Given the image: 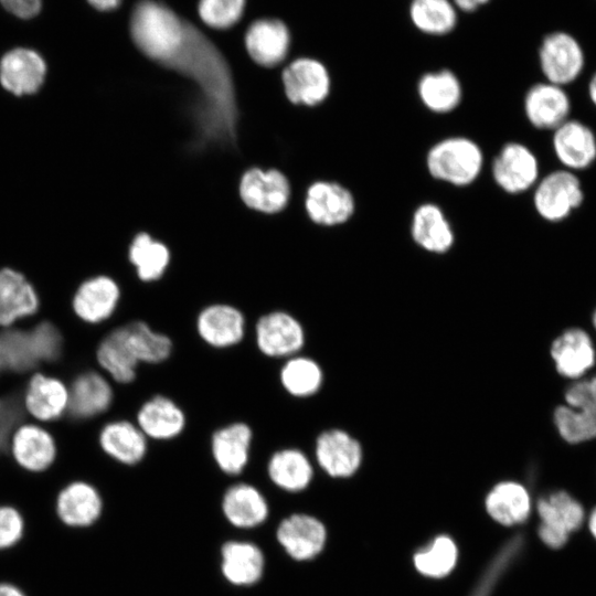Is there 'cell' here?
<instances>
[{
  "instance_id": "cell-1",
  "label": "cell",
  "mask_w": 596,
  "mask_h": 596,
  "mask_svg": "<svg viewBox=\"0 0 596 596\" xmlns=\"http://www.w3.org/2000/svg\"><path fill=\"white\" fill-rule=\"evenodd\" d=\"M187 22L168 7L142 0L134 9L130 31L138 49L166 65L181 46Z\"/></svg>"
},
{
  "instance_id": "cell-2",
  "label": "cell",
  "mask_w": 596,
  "mask_h": 596,
  "mask_svg": "<svg viewBox=\"0 0 596 596\" xmlns=\"http://www.w3.org/2000/svg\"><path fill=\"white\" fill-rule=\"evenodd\" d=\"M564 401L553 412L562 439L581 444L596 438V374L573 381L565 389Z\"/></svg>"
},
{
  "instance_id": "cell-3",
  "label": "cell",
  "mask_w": 596,
  "mask_h": 596,
  "mask_svg": "<svg viewBox=\"0 0 596 596\" xmlns=\"http://www.w3.org/2000/svg\"><path fill=\"white\" fill-rule=\"evenodd\" d=\"M483 155L480 147L466 137H449L435 143L426 157L429 174L456 187L472 183L480 174Z\"/></svg>"
},
{
  "instance_id": "cell-4",
  "label": "cell",
  "mask_w": 596,
  "mask_h": 596,
  "mask_svg": "<svg viewBox=\"0 0 596 596\" xmlns=\"http://www.w3.org/2000/svg\"><path fill=\"white\" fill-rule=\"evenodd\" d=\"M540 517L538 534L551 549L564 546L572 532L585 521L583 504L565 490H555L542 496L536 502Z\"/></svg>"
},
{
  "instance_id": "cell-5",
  "label": "cell",
  "mask_w": 596,
  "mask_h": 596,
  "mask_svg": "<svg viewBox=\"0 0 596 596\" xmlns=\"http://www.w3.org/2000/svg\"><path fill=\"white\" fill-rule=\"evenodd\" d=\"M66 417L86 422L106 415L115 401V385L98 368L77 373L68 383Z\"/></svg>"
},
{
  "instance_id": "cell-6",
  "label": "cell",
  "mask_w": 596,
  "mask_h": 596,
  "mask_svg": "<svg viewBox=\"0 0 596 596\" xmlns=\"http://www.w3.org/2000/svg\"><path fill=\"white\" fill-rule=\"evenodd\" d=\"M539 62L546 82L563 87L574 82L583 72L585 53L573 34L553 31L541 42Z\"/></svg>"
},
{
  "instance_id": "cell-7",
  "label": "cell",
  "mask_w": 596,
  "mask_h": 596,
  "mask_svg": "<svg viewBox=\"0 0 596 596\" xmlns=\"http://www.w3.org/2000/svg\"><path fill=\"white\" fill-rule=\"evenodd\" d=\"M584 202L578 177L567 169L555 170L538 183L533 204L538 214L549 222H561Z\"/></svg>"
},
{
  "instance_id": "cell-8",
  "label": "cell",
  "mask_w": 596,
  "mask_h": 596,
  "mask_svg": "<svg viewBox=\"0 0 596 596\" xmlns=\"http://www.w3.org/2000/svg\"><path fill=\"white\" fill-rule=\"evenodd\" d=\"M9 454L21 469L41 473L54 464L57 446L44 424L25 421L13 429L9 438Z\"/></svg>"
},
{
  "instance_id": "cell-9",
  "label": "cell",
  "mask_w": 596,
  "mask_h": 596,
  "mask_svg": "<svg viewBox=\"0 0 596 596\" xmlns=\"http://www.w3.org/2000/svg\"><path fill=\"white\" fill-rule=\"evenodd\" d=\"M121 290L118 283L106 274L84 279L72 297V309L83 322L97 326L109 321L118 310Z\"/></svg>"
},
{
  "instance_id": "cell-10",
  "label": "cell",
  "mask_w": 596,
  "mask_h": 596,
  "mask_svg": "<svg viewBox=\"0 0 596 596\" xmlns=\"http://www.w3.org/2000/svg\"><path fill=\"white\" fill-rule=\"evenodd\" d=\"M22 402L31 421L41 424L56 422L67 412V384L42 371L33 372L25 383Z\"/></svg>"
},
{
  "instance_id": "cell-11",
  "label": "cell",
  "mask_w": 596,
  "mask_h": 596,
  "mask_svg": "<svg viewBox=\"0 0 596 596\" xmlns=\"http://www.w3.org/2000/svg\"><path fill=\"white\" fill-rule=\"evenodd\" d=\"M315 457L320 468L332 478H349L361 467L363 448L343 429L331 428L316 439Z\"/></svg>"
},
{
  "instance_id": "cell-12",
  "label": "cell",
  "mask_w": 596,
  "mask_h": 596,
  "mask_svg": "<svg viewBox=\"0 0 596 596\" xmlns=\"http://www.w3.org/2000/svg\"><path fill=\"white\" fill-rule=\"evenodd\" d=\"M240 198L243 203L257 212L274 214L288 203L290 185L280 171H264L253 168L246 171L240 182Z\"/></svg>"
},
{
  "instance_id": "cell-13",
  "label": "cell",
  "mask_w": 596,
  "mask_h": 596,
  "mask_svg": "<svg viewBox=\"0 0 596 596\" xmlns=\"http://www.w3.org/2000/svg\"><path fill=\"white\" fill-rule=\"evenodd\" d=\"M492 177L507 193L525 192L538 181V159L526 146L520 142H508L493 160Z\"/></svg>"
},
{
  "instance_id": "cell-14",
  "label": "cell",
  "mask_w": 596,
  "mask_h": 596,
  "mask_svg": "<svg viewBox=\"0 0 596 596\" xmlns=\"http://www.w3.org/2000/svg\"><path fill=\"white\" fill-rule=\"evenodd\" d=\"M286 97L295 105L316 106L330 92V77L319 61L302 57L294 61L283 72Z\"/></svg>"
},
{
  "instance_id": "cell-15",
  "label": "cell",
  "mask_w": 596,
  "mask_h": 596,
  "mask_svg": "<svg viewBox=\"0 0 596 596\" xmlns=\"http://www.w3.org/2000/svg\"><path fill=\"white\" fill-rule=\"evenodd\" d=\"M550 354L557 373L572 382L586 376L596 362L590 336L577 327L558 334L551 344Z\"/></svg>"
},
{
  "instance_id": "cell-16",
  "label": "cell",
  "mask_w": 596,
  "mask_h": 596,
  "mask_svg": "<svg viewBox=\"0 0 596 596\" xmlns=\"http://www.w3.org/2000/svg\"><path fill=\"white\" fill-rule=\"evenodd\" d=\"M40 309V297L32 281L12 267L0 268V328H10L31 318Z\"/></svg>"
},
{
  "instance_id": "cell-17",
  "label": "cell",
  "mask_w": 596,
  "mask_h": 596,
  "mask_svg": "<svg viewBox=\"0 0 596 596\" xmlns=\"http://www.w3.org/2000/svg\"><path fill=\"white\" fill-rule=\"evenodd\" d=\"M256 343L259 351L267 356L290 358L304 347L305 331L291 315L273 311L258 319Z\"/></svg>"
},
{
  "instance_id": "cell-18",
  "label": "cell",
  "mask_w": 596,
  "mask_h": 596,
  "mask_svg": "<svg viewBox=\"0 0 596 596\" xmlns=\"http://www.w3.org/2000/svg\"><path fill=\"white\" fill-rule=\"evenodd\" d=\"M305 210L313 223L334 226L352 217L355 201L352 193L343 185L337 182L317 181L307 189Z\"/></svg>"
},
{
  "instance_id": "cell-19",
  "label": "cell",
  "mask_w": 596,
  "mask_h": 596,
  "mask_svg": "<svg viewBox=\"0 0 596 596\" xmlns=\"http://www.w3.org/2000/svg\"><path fill=\"white\" fill-rule=\"evenodd\" d=\"M96 362L116 385H128L137 376L139 364L128 340L124 323L110 328L96 348Z\"/></svg>"
},
{
  "instance_id": "cell-20",
  "label": "cell",
  "mask_w": 596,
  "mask_h": 596,
  "mask_svg": "<svg viewBox=\"0 0 596 596\" xmlns=\"http://www.w3.org/2000/svg\"><path fill=\"white\" fill-rule=\"evenodd\" d=\"M277 540L287 554L297 561H308L323 549L327 531L321 521L309 514H291L277 529Z\"/></svg>"
},
{
  "instance_id": "cell-21",
  "label": "cell",
  "mask_w": 596,
  "mask_h": 596,
  "mask_svg": "<svg viewBox=\"0 0 596 596\" xmlns=\"http://www.w3.org/2000/svg\"><path fill=\"white\" fill-rule=\"evenodd\" d=\"M46 65L42 56L30 49H13L0 61V83L15 96L34 94L42 86Z\"/></svg>"
},
{
  "instance_id": "cell-22",
  "label": "cell",
  "mask_w": 596,
  "mask_h": 596,
  "mask_svg": "<svg viewBox=\"0 0 596 596\" xmlns=\"http://www.w3.org/2000/svg\"><path fill=\"white\" fill-rule=\"evenodd\" d=\"M553 131L554 153L567 170H584L595 162L596 137L587 125L567 119Z\"/></svg>"
},
{
  "instance_id": "cell-23",
  "label": "cell",
  "mask_w": 596,
  "mask_h": 596,
  "mask_svg": "<svg viewBox=\"0 0 596 596\" xmlns=\"http://www.w3.org/2000/svg\"><path fill=\"white\" fill-rule=\"evenodd\" d=\"M55 511L62 522L71 526L93 524L103 511L98 488L85 480H73L57 492Z\"/></svg>"
},
{
  "instance_id": "cell-24",
  "label": "cell",
  "mask_w": 596,
  "mask_h": 596,
  "mask_svg": "<svg viewBox=\"0 0 596 596\" xmlns=\"http://www.w3.org/2000/svg\"><path fill=\"white\" fill-rule=\"evenodd\" d=\"M571 100L562 86L543 82L529 88L524 113L536 129L554 130L568 119Z\"/></svg>"
},
{
  "instance_id": "cell-25",
  "label": "cell",
  "mask_w": 596,
  "mask_h": 596,
  "mask_svg": "<svg viewBox=\"0 0 596 596\" xmlns=\"http://www.w3.org/2000/svg\"><path fill=\"white\" fill-rule=\"evenodd\" d=\"M97 440L110 460L124 466L140 462L147 451V437L137 424L125 418L106 422L98 432Z\"/></svg>"
},
{
  "instance_id": "cell-26",
  "label": "cell",
  "mask_w": 596,
  "mask_h": 596,
  "mask_svg": "<svg viewBox=\"0 0 596 596\" xmlns=\"http://www.w3.org/2000/svg\"><path fill=\"white\" fill-rule=\"evenodd\" d=\"M196 330L202 340L211 347L228 348L243 339L245 319L237 308L215 304L207 306L199 313Z\"/></svg>"
},
{
  "instance_id": "cell-27",
  "label": "cell",
  "mask_w": 596,
  "mask_h": 596,
  "mask_svg": "<svg viewBox=\"0 0 596 596\" xmlns=\"http://www.w3.org/2000/svg\"><path fill=\"white\" fill-rule=\"evenodd\" d=\"M246 49L254 62L272 67L286 56L290 36L286 25L274 19L255 21L247 30Z\"/></svg>"
},
{
  "instance_id": "cell-28",
  "label": "cell",
  "mask_w": 596,
  "mask_h": 596,
  "mask_svg": "<svg viewBox=\"0 0 596 596\" xmlns=\"http://www.w3.org/2000/svg\"><path fill=\"white\" fill-rule=\"evenodd\" d=\"M487 513L499 524L517 525L531 514L532 498L528 488L519 481L504 480L496 483L486 496Z\"/></svg>"
},
{
  "instance_id": "cell-29",
  "label": "cell",
  "mask_w": 596,
  "mask_h": 596,
  "mask_svg": "<svg viewBox=\"0 0 596 596\" xmlns=\"http://www.w3.org/2000/svg\"><path fill=\"white\" fill-rule=\"evenodd\" d=\"M252 438V429L245 423L226 425L213 434L212 455L223 472L237 475L243 471L248 461Z\"/></svg>"
},
{
  "instance_id": "cell-30",
  "label": "cell",
  "mask_w": 596,
  "mask_h": 596,
  "mask_svg": "<svg viewBox=\"0 0 596 596\" xmlns=\"http://www.w3.org/2000/svg\"><path fill=\"white\" fill-rule=\"evenodd\" d=\"M414 242L429 253L444 254L455 241L454 231L443 210L434 203L419 205L412 217Z\"/></svg>"
},
{
  "instance_id": "cell-31",
  "label": "cell",
  "mask_w": 596,
  "mask_h": 596,
  "mask_svg": "<svg viewBox=\"0 0 596 596\" xmlns=\"http://www.w3.org/2000/svg\"><path fill=\"white\" fill-rule=\"evenodd\" d=\"M136 424L146 437L170 439L183 430L185 415L172 400L157 395L138 409Z\"/></svg>"
},
{
  "instance_id": "cell-32",
  "label": "cell",
  "mask_w": 596,
  "mask_h": 596,
  "mask_svg": "<svg viewBox=\"0 0 596 596\" xmlns=\"http://www.w3.org/2000/svg\"><path fill=\"white\" fill-rule=\"evenodd\" d=\"M222 573L232 584H255L263 575L265 560L262 551L253 543L230 541L222 546Z\"/></svg>"
},
{
  "instance_id": "cell-33",
  "label": "cell",
  "mask_w": 596,
  "mask_h": 596,
  "mask_svg": "<svg viewBox=\"0 0 596 596\" xmlns=\"http://www.w3.org/2000/svg\"><path fill=\"white\" fill-rule=\"evenodd\" d=\"M222 510L228 522L237 528H254L268 515L264 496L253 486L237 483L223 496Z\"/></svg>"
},
{
  "instance_id": "cell-34",
  "label": "cell",
  "mask_w": 596,
  "mask_h": 596,
  "mask_svg": "<svg viewBox=\"0 0 596 596\" xmlns=\"http://www.w3.org/2000/svg\"><path fill=\"white\" fill-rule=\"evenodd\" d=\"M270 480L286 491H301L311 482L313 468L299 449L286 448L274 453L268 461Z\"/></svg>"
},
{
  "instance_id": "cell-35",
  "label": "cell",
  "mask_w": 596,
  "mask_h": 596,
  "mask_svg": "<svg viewBox=\"0 0 596 596\" xmlns=\"http://www.w3.org/2000/svg\"><path fill=\"white\" fill-rule=\"evenodd\" d=\"M417 93L426 108L445 114L460 104L462 89L457 76L443 70L423 75L417 84Z\"/></svg>"
},
{
  "instance_id": "cell-36",
  "label": "cell",
  "mask_w": 596,
  "mask_h": 596,
  "mask_svg": "<svg viewBox=\"0 0 596 596\" xmlns=\"http://www.w3.org/2000/svg\"><path fill=\"white\" fill-rule=\"evenodd\" d=\"M129 262L136 267L137 276L142 281L159 279L170 262L168 247L147 233H139L128 251Z\"/></svg>"
},
{
  "instance_id": "cell-37",
  "label": "cell",
  "mask_w": 596,
  "mask_h": 596,
  "mask_svg": "<svg viewBox=\"0 0 596 596\" xmlns=\"http://www.w3.org/2000/svg\"><path fill=\"white\" fill-rule=\"evenodd\" d=\"M283 387L292 396L308 397L316 394L323 381L320 365L307 356H290L280 370Z\"/></svg>"
},
{
  "instance_id": "cell-38",
  "label": "cell",
  "mask_w": 596,
  "mask_h": 596,
  "mask_svg": "<svg viewBox=\"0 0 596 596\" xmlns=\"http://www.w3.org/2000/svg\"><path fill=\"white\" fill-rule=\"evenodd\" d=\"M124 324L130 347L139 363L157 364L170 356L172 342L168 336L153 331L141 320H132Z\"/></svg>"
},
{
  "instance_id": "cell-39",
  "label": "cell",
  "mask_w": 596,
  "mask_h": 596,
  "mask_svg": "<svg viewBox=\"0 0 596 596\" xmlns=\"http://www.w3.org/2000/svg\"><path fill=\"white\" fill-rule=\"evenodd\" d=\"M409 14L417 29L436 35L450 32L457 21L449 0H413Z\"/></svg>"
},
{
  "instance_id": "cell-40",
  "label": "cell",
  "mask_w": 596,
  "mask_h": 596,
  "mask_svg": "<svg viewBox=\"0 0 596 596\" xmlns=\"http://www.w3.org/2000/svg\"><path fill=\"white\" fill-rule=\"evenodd\" d=\"M457 557L458 551L455 542L447 535H439L429 546L414 555V565L421 574L440 578L450 573L456 565Z\"/></svg>"
},
{
  "instance_id": "cell-41",
  "label": "cell",
  "mask_w": 596,
  "mask_h": 596,
  "mask_svg": "<svg viewBox=\"0 0 596 596\" xmlns=\"http://www.w3.org/2000/svg\"><path fill=\"white\" fill-rule=\"evenodd\" d=\"M243 8L244 0H201L199 13L207 25L226 29L241 18Z\"/></svg>"
},
{
  "instance_id": "cell-42",
  "label": "cell",
  "mask_w": 596,
  "mask_h": 596,
  "mask_svg": "<svg viewBox=\"0 0 596 596\" xmlns=\"http://www.w3.org/2000/svg\"><path fill=\"white\" fill-rule=\"evenodd\" d=\"M23 518L15 507L0 504V549L15 544L23 534Z\"/></svg>"
},
{
  "instance_id": "cell-43",
  "label": "cell",
  "mask_w": 596,
  "mask_h": 596,
  "mask_svg": "<svg viewBox=\"0 0 596 596\" xmlns=\"http://www.w3.org/2000/svg\"><path fill=\"white\" fill-rule=\"evenodd\" d=\"M0 2L10 13L21 19L35 17L42 7L41 0H0Z\"/></svg>"
},
{
  "instance_id": "cell-44",
  "label": "cell",
  "mask_w": 596,
  "mask_h": 596,
  "mask_svg": "<svg viewBox=\"0 0 596 596\" xmlns=\"http://www.w3.org/2000/svg\"><path fill=\"white\" fill-rule=\"evenodd\" d=\"M91 6L100 11H107L115 9L121 2V0H87Z\"/></svg>"
},
{
  "instance_id": "cell-45",
  "label": "cell",
  "mask_w": 596,
  "mask_h": 596,
  "mask_svg": "<svg viewBox=\"0 0 596 596\" xmlns=\"http://www.w3.org/2000/svg\"><path fill=\"white\" fill-rule=\"evenodd\" d=\"M455 4L465 11H473L488 0H454Z\"/></svg>"
},
{
  "instance_id": "cell-46",
  "label": "cell",
  "mask_w": 596,
  "mask_h": 596,
  "mask_svg": "<svg viewBox=\"0 0 596 596\" xmlns=\"http://www.w3.org/2000/svg\"><path fill=\"white\" fill-rule=\"evenodd\" d=\"M0 596H24V594L11 584H0Z\"/></svg>"
},
{
  "instance_id": "cell-47",
  "label": "cell",
  "mask_w": 596,
  "mask_h": 596,
  "mask_svg": "<svg viewBox=\"0 0 596 596\" xmlns=\"http://www.w3.org/2000/svg\"><path fill=\"white\" fill-rule=\"evenodd\" d=\"M587 93L592 104L596 107V72L588 82Z\"/></svg>"
},
{
  "instance_id": "cell-48",
  "label": "cell",
  "mask_w": 596,
  "mask_h": 596,
  "mask_svg": "<svg viewBox=\"0 0 596 596\" xmlns=\"http://www.w3.org/2000/svg\"><path fill=\"white\" fill-rule=\"evenodd\" d=\"M587 526L590 534L596 540V507L590 511L589 515L587 517Z\"/></svg>"
},
{
  "instance_id": "cell-49",
  "label": "cell",
  "mask_w": 596,
  "mask_h": 596,
  "mask_svg": "<svg viewBox=\"0 0 596 596\" xmlns=\"http://www.w3.org/2000/svg\"><path fill=\"white\" fill-rule=\"evenodd\" d=\"M592 322H593L594 328L596 329V309L593 312Z\"/></svg>"
}]
</instances>
